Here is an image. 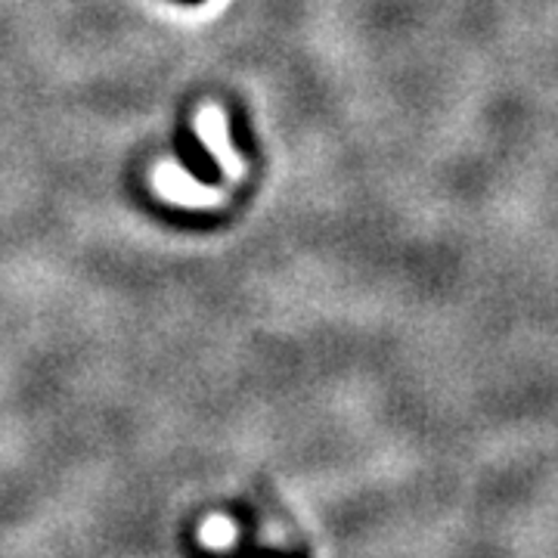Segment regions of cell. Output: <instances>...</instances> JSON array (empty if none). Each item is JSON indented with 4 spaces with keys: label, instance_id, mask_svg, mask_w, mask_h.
Wrapping results in <instances>:
<instances>
[{
    "label": "cell",
    "instance_id": "6da1fadb",
    "mask_svg": "<svg viewBox=\"0 0 558 558\" xmlns=\"http://www.w3.org/2000/svg\"><path fill=\"white\" fill-rule=\"evenodd\" d=\"M174 153H178L180 165L193 174V178L205 183V186H215L220 183V168L215 156L205 149V143H202L186 124L178 131V137H174Z\"/></svg>",
    "mask_w": 558,
    "mask_h": 558
},
{
    "label": "cell",
    "instance_id": "7a4b0ae2",
    "mask_svg": "<svg viewBox=\"0 0 558 558\" xmlns=\"http://www.w3.org/2000/svg\"><path fill=\"white\" fill-rule=\"evenodd\" d=\"M178 3H186V7H199V3H205V0H178Z\"/></svg>",
    "mask_w": 558,
    "mask_h": 558
}]
</instances>
